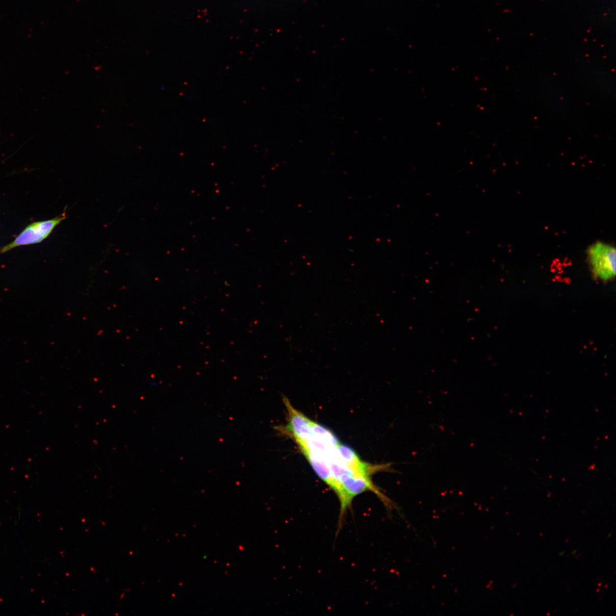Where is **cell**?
I'll list each match as a JSON object with an SVG mask.
<instances>
[{"instance_id":"7a4b0ae2","label":"cell","mask_w":616,"mask_h":616,"mask_svg":"<svg viewBox=\"0 0 616 616\" xmlns=\"http://www.w3.org/2000/svg\"><path fill=\"white\" fill-rule=\"evenodd\" d=\"M589 258L595 275L603 281L615 275V249L611 245L597 243L589 250Z\"/></svg>"},{"instance_id":"5b68a950","label":"cell","mask_w":616,"mask_h":616,"mask_svg":"<svg viewBox=\"0 0 616 616\" xmlns=\"http://www.w3.org/2000/svg\"><path fill=\"white\" fill-rule=\"evenodd\" d=\"M311 430L312 437L330 448L336 449L341 444L338 438L333 432L313 421L311 422Z\"/></svg>"},{"instance_id":"6da1fadb","label":"cell","mask_w":616,"mask_h":616,"mask_svg":"<svg viewBox=\"0 0 616 616\" xmlns=\"http://www.w3.org/2000/svg\"><path fill=\"white\" fill-rule=\"evenodd\" d=\"M67 218L66 211L57 217L45 221L33 223L17 236L11 243L0 249V253H5L18 247L40 243L49 237L57 225Z\"/></svg>"},{"instance_id":"3957f363","label":"cell","mask_w":616,"mask_h":616,"mask_svg":"<svg viewBox=\"0 0 616 616\" xmlns=\"http://www.w3.org/2000/svg\"><path fill=\"white\" fill-rule=\"evenodd\" d=\"M288 415V423L285 427L278 426L276 430L292 438L297 445L310 439L311 436L312 420L293 407L286 397H283Z\"/></svg>"},{"instance_id":"277c9868","label":"cell","mask_w":616,"mask_h":616,"mask_svg":"<svg viewBox=\"0 0 616 616\" xmlns=\"http://www.w3.org/2000/svg\"><path fill=\"white\" fill-rule=\"evenodd\" d=\"M301 451L310 462L316 474L330 488L333 480L329 464V454H323L312 450H304Z\"/></svg>"}]
</instances>
